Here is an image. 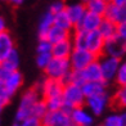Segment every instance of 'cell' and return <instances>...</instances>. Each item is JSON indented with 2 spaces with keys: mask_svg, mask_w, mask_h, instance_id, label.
<instances>
[{
  "mask_svg": "<svg viewBox=\"0 0 126 126\" xmlns=\"http://www.w3.org/2000/svg\"><path fill=\"white\" fill-rule=\"evenodd\" d=\"M62 98H63V106L61 110L66 111L67 113H71V111L75 107L85 104V95L82 93L81 86L72 82H67L63 85Z\"/></svg>",
  "mask_w": 126,
  "mask_h": 126,
  "instance_id": "1",
  "label": "cell"
},
{
  "mask_svg": "<svg viewBox=\"0 0 126 126\" xmlns=\"http://www.w3.org/2000/svg\"><path fill=\"white\" fill-rule=\"evenodd\" d=\"M23 85V75L16 70L10 72L9 75L1 80V86H0V99H1L5 104H8L13 95L21 89Z\"/></svg>",
  "mask_w": 126,
  "mask_h": 126,
  "instance_id": "2",
  "label": "cell"
},
{
  "mask_svg": "<svg viewBox=\"0 0 126 126\" xmlns=\"http://www.w3.org/2000/svg\"><path fill=\"white\" fill-rule=\"evenodd\" d=\"M39 98H41V96H40V93L36 88L27 89L19 99L18 107H17V111H16V121L21 122L26 117L31 116L32 108L35 106V103L39 100Z\"/></svg>",
  "mask_w": 126,
  "mask_h": 126,
  "instance_id": "3",
  "label": "cell"
},
{
  "mask_svg": "<svg viewBox=\"0 0 126 126\" xmlns=\"http://www.w3.org/2000/svg\"><path fill=\"white\" fill-rule=\"evenodd\" d=\"M70 72H71V64H70L68 58H57V57H53L50 59V62L48 63V66L44 68V73L47 77L59 80L63 84H64Z\"/></svg>",
  "mask_w": 126,
  "mask_h": 126,
  "instance_id": "4",
  "label": "cell"
},
{
  "mask_svg": "<svg viewBox=\"0 0 126 126\" xmlns=\"http://www.w3.org/2000/svg\"><path fill=\"white\" fill-rule=\"evenodd\" d=\"M111 102H112V96L110 95L108 90H106L100 94L86 96V98H85V104L84 106L91 112L93 116L98 117V116H102V114L108 110Z\"/></svg>",
  "mask_w": 126,
  "mask_h": 126,
  "instance_id": "5",
  "label": "cell"
},
{
  "mask_svg": "<svg viewBox=\"0 0 126 126\" xmlns=\"http://www.w3.org/2000/svg\"><path fill=\"white\" fill-rule=\"evenodd\" d=\"M63 84L59 80H54V79H49L45 76L44 79H41L36 85V89L39 90L40 96L44 99H49L53 96H58L62 95L63 91Z\"/></svg>",
  "mask_w": 126,
  "mask_h": 126,
  "instance_id": "6",
  "label": "cell"
},
{
  "mask_svg": "<svg viewBox=\"0 0 126 126\" xmlns=\"http://www.w3.org/2000/svg\"><path fill=\"white\" fill-rule=\"evenodd\" d=\"M98 62H99L100 71H102V79L106 82L114 81L117 70L120 64H121V59L114 58V57H111V55L102 54L100 57H98Z\"/></svg>",
  "mask_w": 126,
  "mask_h": 126,
  "instance_id": "7",
  "label": "cell"
},
{
  "mask_svg": "<svg viewBox=\"0 0 126 126\" xmlns=\"http://www.w3.org/2000/svg\"><path fill=\"white\" fill-rule=\"evenodd\" d=\"M95 59H98V57L88 49H73L71 55L68 57L71 70H76V71L84 70L89 63H91Z\"/></svg>",
  "mask_w": 126,
  "mask_h": 126,
  "instance_id": "8",
  "label": "cell"
},
{
  "mask_svg": "<svg viewBox=\"0 0 126 126\" xmlns=\"http://www.w3.org/2000/svg\"><path fill=\"white\" fill-rule=\"evenodd\" d=\"M43 126H77L72 121L70 113L63 110L48 111L47 114L41 118Z\"/></svg>",
  "mask_w": 126,
  "mask_h": 126,
  "instance_id": "9",
  "label": "cell"
},
{
  "mask_svg": "<svg viewBox=\"0 0 126 126\" xmlns=\"http://www.w3.org/2000/svg\"><path fill=\"white\" fill-rule=\"evenodd\" d=\"M103 54L122 59L126 55V41H124L118 36L110 39V40H106L104 48H103Z\"/></svg>",
  "mask_w": 126,
  "mask_h": 126,
  "instance_id": "10",
  "label": "cell"
},
{
  "mask_svg": "<svg viewBox=\"0 0 126 126\" xmlns=\"http://www.w3.org/2000/svg\"><path fill=\"white\" fill-rule=\"evenodd\" d=\"M70 116L77 126H94V116L85 106L75 107Z\"/></svg>",
  "mask_w": 126,
  "mask_h": 126,
  "instance_id": "11",
  "label": "cell"
},
{
  "mask_svg": "<svg viewBox=\"0 0 126 126\" xmlns=\"http://www.w3.org/2000/svg\"><path fill=\"white\" fill-rule=\"evenodd\" d=\"M104 41L103 36L98 30L89 31L86 35V49L90 50L96 57H100L103 54V48H104Z\"/></svg>",
  "mask_w": 126,
  "mask_h": 126,
  "instance_id": "12",
  "label": "cell"
},
{
  "mask_svg": "<svg viewBox=\"0 0 126 126\" xmlns=\"http://www.w3.org/2000/svg\"><path fill=\"white\" fill-rule=\"evenodd\" d=\"M103 19V16L100 14H96V13H93L90 10H86L84 14V17L81 18V21L79 22V25L75 26V27H79L84 31H94V30H98L99 28V25Z\"/></svg>",
  "mask_w": 126,
  "mask_h": 126,
  "instance_id": "13",
  "label": "cell"
},
{
  "mask_svg": "<svg viewBox=\"0 0 126 126\" xmlns=\"http://www.w3.org/2000/svg\"><path fill=\"white\" fill-rule=\"evenodd\" d=\"M103 17L107 19H111L116 25H120L126 21V8L125 5H117L110 1Z\"/></svg>",
  "mask_w": 126,
  "mask_h": 126,
  "instance_id": "14",
  "label": "cell"
},
{
  "mask_svg": "<svg viewBox=\"0 0 126 126\" xmlns=\"http://www.w3.org/2000/svg\"><path fill=\"white\" fill-rule=\"evenodd\" d=\"M66 13L68 14L70 19L72 21L73 26H77L79 22L81 21L85 12H86V5H85L81 0L80 1H73L70 4H66Z\"/></svg>",
  "mask_w": 126,
  "mask_h": 126,
  "instance_id": "15",
  "label": "cell"
},
{
  "mask_svg": "<svg viewBox=\"0 0 126 126\" xmlns=\"http://www.w3.org/2000/svg\"><path fill=\"white\" fill-rule=\"evenodd\" d=\"M13 49H16V44L12 33H9L7 30L0 32V62L7 58Z\"/></svg>",
  "mask_w": 126,
  "mask_h": 126,
  "instance_id": "16",
  "label": "cell"
},
{
  "mask_svg": "<svg viewBox=\"0 0 126 126\" xmlns=\"http://www.w3.org/2000/svg\"><path fill=\"white\" fill-rule=\"evenodd\" d=\"M108 88V82H106L104 80H95V81H85L81 85L82 93L86 96H91L95 94H100L103 91H106Z\"/></svg>",
  "mask_w": 126,
  "mask_h": 126,
  "instance_id": "17",
  "label": "cell"
},
{
  "mask_svg": "<svg viewBox=\"0 0 126 126\" xmlns=\"http://www.w3.org/2000/svg\"><path fill=\"white\" fill-rule=\"evenodd\" d=\"M72 50H73V45L71 39H66L53 44L51 54H53V57H57V58H68L71 55Z\"/></svg>",
  "mask_w": 126,
  "mask_h": 126,
  "instance_id": "18",
  "label": "cell"
},
{
  "mask_svg": "<svg viewBox=\"0 0 126 126\" xmlns=\"http://www.w3.org/2000/svg\"><path fill=\"white\" fill-rule=\"evenodd\" d=\"M71 32L72 31H67V30H64V28L53 25L48 30L45 37H47L51 44H55V43H58V41H62V40L70 39L71 37Z\"/></svg>",
  "mask_w": 126,
  "mask_h": 126,
  "instance_id": "19",
  "label": "cell"
},
{
  "mask_svg": "<svg viewBox=\"0 0 126 126\" xmlns=\"http://www.w3.org/2000/svg\"><path fill=\"white\" fill-rule=\"evenodd\" d=\"M82 75H84V79L85 81H95V80H103L102 79V71H100V66H99V62L98 59L93 61L91 63L81 70Z\"/></svg>",
  "mask_w": 126,
  "mask_h": 126,
  "instance_id": "20",
  "label": "cell"
},
{
  "mask_svg": "<svg viewBox=\"0 0 126 126\" xmlns=\"http://www.w3.org/2000/svg\"><path fill=\"white\" fill-rule=\"evenodd\" d=\"M98 31L100 32V35L103 36L104 40H110L117 36V25L114 22H112L111 19H107L103 17Z\"/></svg>",
  "mask_w": 126,
  "mask_h": 126,
  "instance_id": "21",
  "label": "cell"
},
{
  "mask_svg": "<svg viewBox=\"0 0 126 126\" xmlns=\"http://www.w3.org/2000/svg\"><path fill=\"white\" fill-rule=\"evenodd\" d=\"M54 25V14L48 9L45 13H43V16L40 17L39 25H37V33L39 37H45L48 30Z\"/></svg>",
  "mask_w": 126,
  "mask_h": 126,
  "instance_id": "22",
  "label": "cell"
},
{
  "mask_svg": "<svg viewBox=\"0 0 126 126\" xmlns=\"http://www.w3.org/2000/svg\"><path fill=\"white\" fill-rule=\"evenodd\" d=\"M86 35L88 32L81 30L79 27H75L71 32V41L73 49H86Z\"/></svg>",
  "mask_w": 126,
  "mask_h": 126,
  "instance_id": "23",
  "label": "cell"
},
{
  "mask_svg": "<svg viewBox=\"0 0 126 126\" xmlns=\"http://www.w3.org/2000/svg\"><path fill=\"white\" fill-rule=\"evenodd\" d=\"M54 25L58 26V27H62L67 31H72L75 26H73L72 21L70 19L68 14L66 13V10H62V12L54 14Z\"/></svg>",
  "mask_w": 126,
  "mask_h": 126,
  "instance_id": "24",
  "label": "cell"
},
{
  "mask_svg": "<svg viewBox=\"0 0 126 126\" xmlns=\"http://www.w3.org/2000/svg\"><path fill=\"white\" fill-rule=\"evenodd\" d=\"M108 3L110 1H107V0H89L85 5H86V10H90V12L100 14V16H104V12L108 7Z\"/></svg>",
  "mask_w": 126,
  "mask_h": 126,
  "instance_id": "25",
  "label": "cell"
},
{
  "mask_svg": "<svg viewBox=\"0 0 126 126\" xmlns=\"http://www.w3.org/2000/svg\"><path fill=\"white\" fill-rule=\"evenodd\" d=\"M19 62H21V59H19L18 51H17L16 49H13L12 51H10V54L0 63H3V64L7 68H9L10 71H16V70H18V67H19Z\"/></svg>",
  "mask_w": 126,
  "mask_h": 126,
  "instance_id": "26",
  "label": "cell"
},
{
  "mask_svg": "<svg viewBox=\"0 0 126 126\" xmlns=\"http://www.w3.org/2000/svg\"><path fill=\"white\" fill-rule=\"evenodd\" d=\"M113 103L120 108H125L126 110V85L118 86V90L116 91V94L112 98Z\"/></svg>",
  "mask_w": 126,
  "mask_h": 126,
  "instance_id": "27",
  "label": "cell"
},
{
  "mask_svg": "<svg viewBox=\"0 0 126 126\" xmlns=\"http://www.w3.org/2000/svg\"><path fill=\"white\" fill-rule=\"evenodd\" d=\"M48 106H47V102H45L44 98H39V100L35 103V106L32 108V114L36 116L39 118H43L48 112Z\"/></svg>",
  "mask_w": 126,
  "mask_h": 126,
  "instance_id": "28",
  "label": "cell"
},
{
  "mask_svg": "<svg viewBox=\"0 0 126 126\" xmlns=\"http://www.w3.org/2000/svg\"><path fill=\"white\" fill-rule=\"evenodd\" d=\"M114 81L118 86H122V85H126V61L122 62L121 61V64H120L117 73H116V77H114Z\"/></svg>",
  "mask_w": 126,
  "mask_h": 126,
  "instance_id": "29",
  "label": "cell"
},
{
  "mask_svg": "<svg viewBox=\"0 0 126 126\" xmlns=\"http://www.w3.org/2000/svg\"><path fill=\"white\" fill-rule=\"evenodd\" d=\"M53 58V54L51 53H37L36 55V66L40 70L44 71V68L48 66V63L50 62V59Z\"/></svg>",
  "mask_w": 126,
  "mask_h": 126,
  "instance_id": "30",
  "label": "cell"
},
{
  "mask_svg": "<svg viewBox=\"0 0 126 126\" xmlns=\"http://www.w3.org/2000/svg\"><path fill=\"white\" fill-rule=\"evenodd\" d=\"M51 48L53 44L47 37H40L36 47V53H51Z\"/></svg>",
  "mask_w": 126,
  "mask_h": 126,
  "instance_id": "31",
  "label": "cell"
},
{
  "mask_svg": "<svg viewBox=\"0 0 126 126\" xmlns=\"http://www.w3.org/2000/svg\"><path fill=\"white\" fill-rule=\"evenodd\" d=\"M45 102H47V106H48V110L49 111L61 110L62 106H63V98H62V95L53 96V98H49V99H45Z\"/></svg>",
  "mask_w": 126,
  "mask_h": 126,
  "instance_id": "32",
  "label": "cell"
},
{
  "mask_svg": "<svg viewBox=\"0 0 126 126\" xmlns=\"http://www.w3.org/2000/svg\"><path fill=\"white\" fill-rule=\"evenodd\" d=\"M103 126H121L120 121V113H110L103 120Z\"/></svg>",
  "mask_w": 126,
  "mask_h": 126,
  "instance_id": "33",
  "label": "cell"
},
{
  "mask_svg": "<svg viewBox=\"0 0 126 126\" xmlns=\"http://www.w3.org/2000/svg\"><path fill=\"white\" fill-rule=\"evenodd\" d=\"M21 126H43V122H41V118L31 114V116L26 117L25 120H22Z\"/></svg>",
  "mask_w": 126,
  "mask_h": 126,
  "instance_id": "34",
  "label": "cell"
},
{
  "mask_svg": "<svg viewBox=\"0 0 126 126\" xmlns=\"http://www.w3.org/2000/svg\"><path fill=\"white\" fill-rule=\"evenodd\" d=\"M64 9H66V3L63 1V0H55V1L51 3L50 7H49V10L53 14H57V13H59Z\"/></svg>",
  "mask_w": 126,
  "mask_h": 126,
  "instance_id": "35",
  "label": "cell"
},
{
  "mask_svg": "<svg viewBox=\"0 0 126 126\" xmlns=\"http://www.w3.org/2000/svg\"><path fill=\"white\" fill-rule=\"evenodd\" d=\"M117 36L122 39L124 41H126V21L117 25Z\"/></svg>",
  "mask_w": 126,
  "mask_h": 126,
  "instance_id": "36",
  "label": "cell"
},
{
  "mask_svg": "<svg viewBox=\"0 0 126 126\" xmlns=\"http://www.w3.org/2000/svg\"><path fill=\"white\" fill-rule=\"evenodd\" d=\"M7 30V21L3 16H0V32H3Z\"/></svg>",
  "mask_w": 126,
  "mask_h": 126,
  "instance_id": "37",
  "label": "cell"
},
{
  "mask_svg": "<svg viewBox=\"0 0 126 126\" xmlns=\"http://www.w3.org/2000/svg\"><path fill=\"white\" fill-rule=\"evenodd\" d=\"M7 1H8L10 5H13V7H19V5L23 4L25 0H7Z\"/></svg>",
  "mask_w": 126,
  "mask_h": 126,
  "instance_id": "38",
  "label": "cell"
},
{
  "mask_svg": "<svg viewBox=\"0 0 126 126\" xmlns=\"http://www.w3.org/2000/svg\"><path fill=\"white\" fill-rule=\"evenodd\" d=\"M120 121H121V126H126V111L120 113Z\"/></svg>",
  "mask_w": 126,
  "mask_h": 126,
  "instance_id": "39",
  "label": "cell"
},
{
  "mask_svg": "<svg viewBox=\"0 0 126 126\" xmlns=\"http://www.w3.org/2000/svg\"><path fill=\"white\" fill-rule=\"evenodd\" d=\"M111 3H113V4H117V5H125L126 0H111Z\"/></svg>",
  "mask_w": 126,
  "mask_h": 126,
  "instance_id": "40",
  "label": "cell"
},
{
  "mask_svg": "<svg viewBox=\"0 0 126 126\" xmlns=\"http://www.w3.org/2000/svg\"><path fill=\"white\" fill-rule=\"evenodd\" d=\"M5 106H7V104H5V103H4L1 99H0V114H1V112H3V110H4Z\"/></svg>",
  "mask_w": 126,
  "mask_h": 126,
  "instance_id": "41",
  "label": "cell"
},
{
  "mask_svg": "<svg viewBox=\"0 0 126 126\" xmlns=\"http://www.w3.org/2000/svg\"><path fill=\"white\" fill-rule=\"evenodd\" d=\"M12 126H21V122H18V121H16V122H14V124H13Z\"/></svg>",
  "mask_w": 126,
  "mask_h": 126,
  "instance_id": "42",
  "label": "cell"
},
{
  "mask_svg": "<svg viewBox=\"0 0 126 126\" xmlns=\"http://www.w3.org/2000/svg\"><path fill=\"white\" fill-rule=\"evenodd\" d=\"M81 1H82V3H84V4H86V3H88V1H89V0H81Z\"/></svg>",
  "mask_w": 126,
  "mask_h": 126,
  "instance_id": "43",
  "label": "cell"
},
{
  "mask_svg": "<svg viewBox=\"0 0 126 126\" xmlns=\"http://www.w3.org/2000/svg\"><path fill=\"white\" fill-rule=\"evenodd\" d=\"M0 86H1V81H0Z\"/></svg>",
  "mask_w": 126,
  "mask_h": 126,
  "instance_id": "44",
  "label": "cell"
},
{
  "mask_svg": "<svg viewBox=\"0 0 126 126\" xmlns=\"http://www.w3.org/2000/svg\"><path fill=\"white\" fill-rule=\"evenodd\" d=\"M125 8H126V3H125Z\"/></svg>",
  "mask_w": 126,
  "mask_h": 126,
  "instance_id": "45",
  "label": "cell"
},
{
  "mask_svg": "<svg viewBox=\"0 0 126 126\" xmlns=\"http://www.w3.org/2000/svg\"><path fill=\"white\" fill-rule=\"evenodd\" d=\"M98 126H103V125H98Z\"/></svg>",
  "mask_w": 126,
  "mask_h": 126,
  "instance_id": "46",
  "label": "cell"
},
{
  "mask_svg": "<svg viewBox=\"0 0 126 126\" xmlns=\"http://www.w3.org/2000/svg\"><path fill=\"white\" fill-rule=\"evenodd\" d=\"M107 1H111V0H107Z\"/></svg>",
  "mask_w": 126,
  "mask_h": 126,
  "instance_id": "47",
  "label": "cell"
}]
</instances>
